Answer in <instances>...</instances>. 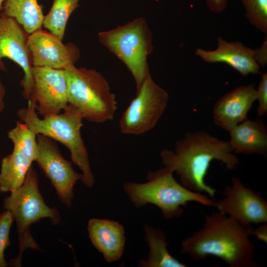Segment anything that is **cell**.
I'll list each match as a JSON object with an SVG mask.
<instances>
[{
	"label": "cell",
	"instance_id": "6da1fadb",
	"mask_svg": "<svg viewBox=\"0 0 267 267\" xmlns=\"http://www.w3.org/2000/svg\"><path fill=\"white\" fill-rule=\"evenodd\" d=\"M203 226L181 242L180 252L200 261L211 256L230 267H258L250 236L253 227L244 226L220 212L204 214Z\"/></svg>",
	"mask_w": 267,
	"mask_h": 267
},
{
	"label": "cell",
	"instance_id": "7a4b0ae2",
	"mask_svg": "<svg viewBox=\"0 0 267 267\" xmlns=\"http://www.w3.org/2000/svg\"><path fill=\"white\" fill-rule=\"evenodd\" d=\"M228 141L204 131L186 133L175 144V150L164 149L160 157L165 167L179 176L181 184L188 189L208 194L215 200L216 190L205 181L211 162H222L227 170H233L239 161L232 153Z\"/></svg>",
	"mask_w": 267,
	"mask_h": 267
},
{
	"label": "cell",
	"instance_id": "3957f363",
	"mask_svg": "<svg viewBox=\"0 0 267 267\" xmlns=\"http://www.w3.org/2000/svg\"><path fill=\"white\" fill-rule=\"evenodd\" d=\"M36 102L28 100L27 108L17 110L21 122L26 123L37 135L46 136L66 146L70 151L72 161L82 171L81 180L88 187L94 183L87 148L82 137L81 130L83 118L74 108L67 105L62 114L40 118L36 113Z\"/></svg>",
	"mask_w": 267,
	"mask_h": 267
},
{
	"label": "cell",
	"instance_id": "277c9868",
	"mask_svg": "<svg viewBox=\"0 0 267 267\" xmlns=\"http://www.w3.org/2000/svg\"><path fill=\"white\" fill-rule=\"evenodd\" d=\"M174 173L167 167L150 171L147 175V182H126L124 185V191L135 207L153 204L160 209L166 219L180 217L183 213L182 207L190 202L215 207V200L178 183L173 176Z\"/></svg>",
	"mask_w": 267,
	"mask_h": 267
},
{
	"label": "cell",
	"instance_id": "5b68a950",
	"mask_svg": "<svg viewBox=\"0 0 267 267\" xmlns=\"http://www.w3.org/2000/svg\"><path fill=\"white\" fill-rule=\"evenodd\" d=\"M3 209L10 213L16 222L19 252L18 257L11 260L10 263L13 266L20 267L25 250H40L30 231L33 224L47 218L57 225L61 222V216L56 208H50L45 203L40 191L38 175L32 167L23 184L5 197Z\"/></svg>",
	"mask_w": 267,
	"mask_h": 267
},
{
	"label": "cell",
	"instance_id": "8992f818",
	"mask_svg": "<svg viewBox=\"0 0 267 267\" xmlns=\"http://www.w3.org/2000/svg\"><path fill=\"white\" fill-rule=\"evenodd\" d=\"M64 70L68 85V105L89 122L103 123L112 120L117 102L107 79L93 69L73 65Z\"/></svg>",
	"mask_w": 267,
	"mask_h": 267
},
{
	"label": "cell",
	"instance_id": "52a82bcc",
	"mask_svg": "<svg viewBox=\"0 0 267 267\" xmlns=\"http://www.w3.org/2000/svg\"><path fill=\"white\" fill-rule=\"evenodd\" d=\"M100 43L122 61L131 73L137 90L150 75L147 57L153 47L152 36L142 17L98 34Z\"/></svg>",
	"mask_w": 267,
	"mask_h": 267
},
{
	"label": "cell",
	"instance_id": "ba28073f",
	"mask_svg": "<svg viewBox=\"0 0 267 267\" xmlns=\"http://www.w3.org/2000/svg\"><path fill=\"white\" fill-rule=\"evenodd\" d=\"M169 99L168 93L149 75L121 117L119 128L121 132L139 135L151 130L165 111Z\"/></svg>",
	"mask_w": 267,
	"mask_h": 267
},
{
	"label": "cell",
	"instance_id": "9c48e42d",
	"mask_svg": "<svg viewBox=\"0 0 267 267\" xmlns=\"http://www.w3.org/2000/svg\"><path fill=\"white\" fill-rule=\"evenodd\" d=\"M37 141L38 155L35 161L50 181L59 199L70 208L74 197V186L81 180L82 174L77 173L71 162L63 157L52 139L39 134Z\"/></svg>",
	"mask_w": 267,
	"mask_h": 267
},
{
	"label": "cell",
	"instance_id": "30bf717a",
	"mask_svg": "<svg viewBox=\"0 0 267 267\" xmlns=\"http://www.w3.org/2000/svg\"><path fill=\"white\" fill-rule=\"evenodd\" d=\"M225 197L216 201L220 213L228 215L244 226L267 222V201L259 193L246 187L237 177L225 187Z\"/></svg>",
	"mask_w": 267,
	"mask_h": 267
},
{
	"label": "cell",
	"instance_id": "8fae6325",
	"mask_svg": "<svg viewBox=\"0 0 267 267\" xmlns=\"http://www.w3.org/2000/svg\"><path fill=\"white\" fill-rule=\"evenodd\" d=\"M28 34L14 18L2 13L0 16V64L5 67L2 59L8 58L17 64L24 72L20 82L22 95L28 100L33 87V65L28 46Z\"/></svg>",
	"mask_w": 267,
	"mask_h": 267
},
{
	"label": "cell",
	"instance_id": "7c38bea8",
	"mask_svg": "<svg viewBox=\"0 0 267 267\" xmlns=\"http://www.w3.org/2000/svg\"><path fill=\"white\" fill-rule=\"evenodd\" d=\"M32 74L34 84L30 98L36 100L39 115L44 117L64 111L68 104L64 70L33 66Z\"/></svg>",
	"mask_w": 267,
	"mask_h": 267
},
{
	"label": "cell",
	"instance_id": "4fadbf2b",
	"mask_svg": "<svg viewBox=\"0 0 267 267\" xmlns=\"http://www.w3.org/2000/svg\"><path fill=\"white\" fill-rule=\"evenodd\" d=\"M27 43L33 66L64 69L74 65L80 57L74 44H63L55 35L42 29L29 34Z\"/></svg>",
	"mask_w": 267,
	"mask_h": 267
},
{
	"label": "cell",
	"instance_id": "5bb4252c",
	"mask_svg": "<svg viewBox=\"0 0 267 267\" xmlns=\"http://www.w3.org/2000/svg\"><path fill=\"white\" fill-rule=\"evenodd\" d=\"M256 100L257 91L254 84L236 87L215 103L212 111L214 124L229 132L247 119L248 113Z\"/></svg>",
	"mask_w": 267,
	"mask_h": 267
},
{
	"label": "cell",
	"instance_id": "9a60e30c",
	"mask_svg": "<svg viewBox=\"0 0 267 267\" xmlns=\"http://www.w3.org/2000/svg\"><path fill=\"white\" fill-rule=\"evenodd\" d=\"M217 45L214 50L197 48L195 54L207 63H225L244 76L260 72L261 66L255 59V49L239 41L228 42L221 37L217 38Z\"/></svg>",
	"mask_w": 267,
	"mask_h": 267
},
{
	"label": "cell",
	"instance_id": "2e32d148",
	"mask_svg": "<svg viewBox=\"0 0 267 267\" xmlns=\"http://www.w3.org/2000/svg\"><path fill=\"white\" fill-rule=\"evenodd\" d=\"M89 238L105 260L112 263L122 256L126 242L125 230L119 222L107 219H91L88 225Z\"/></svg>",
	"mask_w": 267,
	"mask_h": 267
},
{
	"label": "cell",
	"instance_id": "e0dca14e",
	"mask_svg": "<svg viewBox=\"0 0 267 267\" xmlns=\"http://www.w3.org/2000/svg\"><path fill=\"white\" fill-rule=\"evenodd\" d=\"M228 141L235 154H263L267 150V129L260 120L246 119L229 132Z\"/></svg>",
	"mask_w": 267,
	"mask_h": 267
},
{
	"label": "cell",
	"instance_id": "ac0fdd59",
	"mask_svg": "<svg viewBox=\"0 0 267 267\" xmlns=\"http://www.w3.org/2000/svg\"><path fill=\"white\" fill-rule=\"evenodd\" d=\"M2 14L15 19L28 34L42 29L44 15L37 0H5Z\"/></svg>",
	"mask_w": 267,
	"mask_h": 267
},
{
	"label": "cell",
	"instance_id": "d6986e66",
	"mask_svg": "<svg viewBox=\"0 0 267 267\" xmlns=\"http://www.w3.org/2000/svg\"><path fill=\"white\" fill-rule=\"evenodd\" d=\"M145 240L149 252L146 260L139 261L142 267H186V265L176 259L169 252L165 234L160 229L147 224L144 226Z\"/></svg>",
	"mask_w": 267,
	"mask_h": 267
},
{
	"label": "cell",
	"instance_id": "ffe728a7",
	"mask_svg": "<svg viewBox=\"0 0 267 267\" xmlns=\"http://www.w3.org/2000/svg\"><path fill=\"white\" fill-rule=\"evenodd\" d=\"M32 162L20 152L13 150L3 157L0 170V192H11L23 183Z\"/></svg>",
	"mask_w": 267,
	"mask_h": 267
},
{
	"label": "cell",
	"instance_id": "44dd1931",
	"mask_svg": "<svg viewBox=\"0 0 267 267\" xmlns=\"http://www.w3.org/2000/svg\"><path fill=\"white\" fill-rule=\"evenodd\" d=\"M80 0H53L48 13L44 17L43 26L63 40L68 20L79 6Z\"/></svg>",
	"mask_w": 267,
	"mask_h": 267
},
{
	"label": "cell",
	"instance_id": "7402d4cb",
	"mask_svg": "<svg viewBox=\"0 0 267 267\" xmlns=\"http://www.w3.org/2000/svg\"><path fill=\"white\" fill-rule=\"evenodd\" d=\"M36 135L28 126L20 121L16 122L15 126L7 133L8 138L13 145V150L18 151L32 162L38 155Z\"/></svg>",
	"mask_w": 267,
	"mask_h": 267
},
{
	"label": "cell",
	"instance_id": "603a6c76",
	"mask_svg": "<svg viewBox=\"0 0 267 267\" xmlns=\"http://www.w3.org/2000/svg\"><path fill=\"white\" fill-rule=\"evenodd\" d=\"M249 23L264 34H267V0H241Z\"/></svg>",
	"mask_w": 267,
	"mask_h": 267
},
{
	"label": "cell",
	"instance_id": "cb8c5ba5",
	"mask_svg": "<svg viewBox=\"0 0 267 267\" xmlns=\"http://www.w3.org/2000/svg\"><path fill=\"white\" fill-rule=\"evenodd\" d=\"M13 221L11 214L8 211L4 210L0 214V267L8 266L5 259L4 251L11 245L9 234Z\"/></svg>",
	"mask_w": 267,
	"mask_h": 267
},
{
	"label": "cell",
	"instance_id": "d4e9b609",
	"mask_svg": "<svg viewBox=\"0 0 267 267\" xmlns=\"http://www.w3.org/2000/svg\"><path fill=\"white\" fill-rule=\"evenodd\" d=\"M257 91V100L259 104L257 108V114L262 117L267 111V73L265 72L262 74Z\"/></svg>",
	"mask_w": 267,
	"mask_h": 267
},
{
	"label": "cell",
	"instance_id": "484cf974",
	"mask_svg": "<svg viewBox=\"0 0 267 267\" xmlns=\"http://www.w3.org/2000/svg\"><path fill=\"white\" fill-rule=\"evenodd\" d=\"M255 59L260 66L265 67L267 63V35L262 45L255 49Z\"/></svg>",
	"mask_w": 267,
	"mask_h": 267
},
{
	"label": "cell",
	"instance_id": "4316f807",
	"mask_svg": "<svg viewBox=\"0 0 267 267\" xmlns=\"http://www.w3.org/2000/svg\"><path fill=\"white\" fill-rule=\"evenodd\" d=\"M209 8L213 12L221 13L227 6L228 0H204Z\"/></svg>",
	"mask_w": 267,
	"mask_h": 267
},
{
	"label": "cell",
	"instance_id": "83f0119b",
	"mask_svg": "<svg viewBox=\"0 0 267 267\" xmlns=\"http://www.w3.org/2000/svg\"><path fill=\"white\" fill-rule=\"evenodd\" d=\"M252 235L260 241L267 243V222L260 224L256 228H253Z\"/></svg>",
	"mask_w": 267,
	"mask_h": 267
},
{
	"label": "cell",
	"instance_id": "f1b7e54d",
	"mask_svg": "<svg viewBox=\"0 0 267 267\" xmlns=\"http://www.w3.org/2000/svg\"><path fill=\"white\" fill-rule=\"evenodd\" d=\"M0 70L2 71H6L5 67L2 66L0 64ZM6 93V89L3 84L1 82L0 78V113L3 110L5 104L4 102V97Z\"/></svg>",
	"mask_w": 267,
	"mask_h": 267
},
{
	"label": "cell",
	"instance_id": "f546056e",
	"mask_svg": "<svg viewBox=\"0 0 267 267\" xmlns=\"http://www.w3.org/2000/svg\"><path fill=\"white\" fill-rule=\"evenodd\" d=\"M5 0H0V11L2 9L3 5Z\"/></svg>",
	"mask_w": 267,
	"mask_h": 267
}]
</instances>
